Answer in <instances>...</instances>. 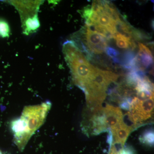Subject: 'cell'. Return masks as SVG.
<instances>
[{"label": "cell", "instance_id": "cell-1", "mask_svg": "<svg viewBox=\"0 0 154 154\" xmlns=\"http://www.w3.org/2000/svg\"><path fill=\"white\" fill-rule=\"evenodd\" d=\"M51 105V102L47 101L25 106L21 116L11 122L14 143L19 150L24 149L31 137L44 124Z\"/></svg>", "mask_w": 154, "mask_h": 154}, {"label": "cell", "instance_id": "cell-2", "mask_svg": "<svg viewBox=\"0 0 154 154\" xmlns=\"http://www.w3.org/2000/svg\"><path fill=\"white\" fill-rule=\"evenodd\" d=\"M63 51L71 72L74 83L83 90L94 67L88 62L82 51L72 40H67L63 43Z\"/></svg>", "mask_w": 154, "mask_h": 154}, {"label": "cell", "instance_id": "cell-3", "mask_svg": "<svg viewBox=\"0 0 154 154\" xmlns=\"http://www.w3.org/2000/svg\"><path fill=\"white\" fill-rule=\"evenodd\" d=\"M11 3L18 10L21 16L22 22L37 16L39 7L42 1H11Z\"/></svg>", "mask_w": 154, "mask_h": 154}, {"label": "cell", "instance_id": "cell-4", "mask_svg": "<svg viewBox=\"0 0 154 154\" xmlns=\"http://www.w3.org/2000/svg\"><path fill=\"white\" fill-rule=\"evenodd\" d=\"M107 127L110 129L117 126L123 122V115L119 108L112 105H107L103 109Z\"/></svg>", "mask_w": 154, "mask_h": 154}, {"label": "cell", "instance_id": "cell-5", "mask_svg": "<svg viewBox=\"0 0 154 154\" xmlns=\"http://www.w3.org/2000/svg\"><path fill=\"white\" fill-rule=\"evenodd\" d=\"M115 142L124 145L131 131V127L128 126L124 122L111 129Z\"/></svg>", "mask_w": 154, "mask_h": 154}, {"label": "cell", "instance_id": "cell-6", "mask_svg": "<svg viewBox=\"0 0 154 154\" xmlns=\"http://www.w3.org/2000/svg\"><path fill=\"white\" fill-rule=\"evenodd\" d=\"M137 65L139 69L143 71L148 68L153 63L152 54L140 50L135 57Z\"/></svg>", "mask_w": 154, "mask_h": 154}, {"label": "cell", "instance_id": "cell-7", "mask_svg": "<svg viewBox=\"0 0 154 154\" xmlns=\"http://www.w3.org/2000/svg\"><path fill=\"white\" fill-rule=\"evenodd\" d=\"M113 38L116 40V44L119 48L127 49L129 47L130 41L131 40H128L126 37L122 36L121 33L117 32L113 35Z\"/></svg>", "mask_w": 154, "mask_h": 154}, {"label": "cell", "instance_id": "cell-8", "mask_svg": "<svg viewBox=\"0 0 154 154\" xmlns=\"http://www.w3.org/2000/svg\"><path fill=\"white\" fill-rule=\"evenodd\" d=\"M114 23L116 22L105 13V14H101L99 16L98 24L105 28L108 25Z\"/></svg>", "mask_w": 154, "mask_h": 154}, {"label": "cell", "instance_id": "cell-9", "mask_svg": "<svg viewBox=\"0 0 154 154\" xmlns=\"http://www.w3.org/2000/svg\"><path fill=\"white\" fill-rule=\"evenodd\" d=\"M10 33V28L8 22L3 19H0V36L3 38L8 37Z\"/></svg>", "mask_w": 154, "mask_h": 154}, {"label": "cell", "instance_id": "cell-10", "mask_svg": "<svg viewBox=\"0 0 154 154\" xmlns=\"http://www.w3.org/2000/svg\"><path fill=\"white\" fill-rule=\"evenodd\" d=\"M142 140L145 142L152 144L154 142V133L152 131H149L145 133L143 135Z\"/></svg>", "mask_w": 154, "mask_h": 154}, {"label": "cell", "instance_id": "cell-11", "mask_svg": "<svg viewBox=\"0 0 154 154\" xmlns=\"http://www.w3.org/2000/svg\"><path fill=\"white\" fill-rule=\"evenodd\" d=\"M105 52L108 56L112 58V59L117 57L119 54V52L117 50L113 48L107 46L105 50Z\"/></svg>", "mask_w": 154, "mask_h": 154}, {"label": "cell", "instance_id": "cell-12", "mask_svg": "<svg viewBox=\"0 0 154 154\" xmlns=\"http://www.w3.org/2000/svg\"><path fill=\"white\" fill-rule=\"evenodd\" d=\"M82 16L83 18L85 19L86 21L90 18L91 15L93 13V11L91 8V6L88 5L84 8L82 11Z\"/></svg>", "mask_w": 154, "mask_h": 154}, {"label": "cell", "instance_id": "cell-13", "mask_svg": "<svg viewBox=\"0 0 154 154\" xmlns=\"http://www.w3.org/2000/svg\"><path fill=\"white\" fill-rule=\"evenodd\" d=\"M121 154H132V152L128 149H125L121 152Z\"/></svg>", "mask_w": 154, "mask_h": 154}, {"label": "cell", "instance_id": "cell-14", "mask_svg": "<svg viewBox=\"0 0 154 154\" xmlns=\"http://www.w3.org/2000/svg\"><path fill=\"white\" fill-rule=\"evenodd\" d=\"M0 154H6L5 153L3 152H2L0 150Z\"/></svg>", "mask_w": 154, "mask_h": 154}]
</instances>
